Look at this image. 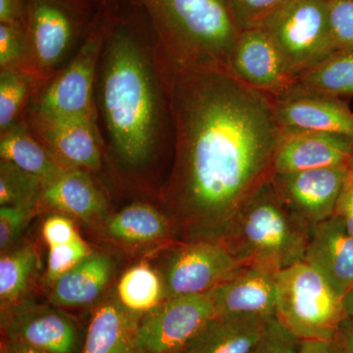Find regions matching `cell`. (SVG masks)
Masks as SVG:
<instances>
[{"mask_svg":"<svg viewBox=\"0 0 353 353\" xmlns=\"http://www.w3.org/2000/svg\"><path fill=\"white\" fill-rule=\"evenodd\" d=\"M173 162L159 196L183 243H222L274 174L282 136L274 99L225 68L173 64Z\"/></svg>","mask_w":353,"mask_h":353,"instance_id":"cell-1","label":"cell"},{"mask_svg":"<svg viewBox=\"0 0 353 353\" xmlns=\"http://www.w3.org/2000/svg\"><path fill=\"white\" fill-rule=\"evenodd\" d=\"M108 15L94 85L104 158L141 176L174 148L173 63L143 11L129 0H102Z\"/></svg>","mask_w":353,"mask_h":353,"instance_id":"cell-2","label":"cell"},{"mask_svg":"<svg viewBox=\"0 0 353 353\" xmlns=\"http://www.w3.org/2000/svg\"><path fill=\"white\" fill-rule=\"evenodd\" d=\"M152 25L172 63L229 70L240 30L220 0H129Z\"/></svg>","mask_w":353,"mask_h":353,"instance_id":"cell-3","label":"cell"},{"mask_svg":"<svg viewBox=\"0 0 353 353\" xmlns=\"http://www.w3.org/2000/svg\"><path fill=\"white\" fill-rule=\"evenodd\" d=\"M311 229L285 205L270 179L243 204L221 243L243 266L280 272L303 262Z\"/></svg>","mask_w":353,"mask_h":353,"instance_id":"cell-4","label":"cell"},{"mask_svg":"<svg viewBox=\"0 0 353 353\" xmlns=\"http://www.w3.org/2000/svg\"><path fill=\"white\" fill-rule=\"evenodd\" d=\"M99 7V0H27L24 69L46 85L82 46Z\"/></svg>","mask_w":353,"mask_h":353,"instance_id":"cell-5","label":"cell"},{"mask_svg":"<svg viewBox=\"0 0 353 353\" xmlns=\"http://www.w3.org/2000/svg\"><path fill=\"white\" fill-rule=\"evenodd\" d=\"M276 317L301 341L333 340L345 321L343 299L305 262L278 272Z\"/></svg>","mask_w":353,"mask_h":353,"instance_id":"cell-6","label":"cell"},{"mask_svg":"<svg viewBox=\"0 0 353 353\" xmlns=\"http://www.w3.org/2000/svg\"><path fill=\"white\" fill-rule=\"evenodd\" d=\"M292 81L338 51L330 22L328 0H292L264 28Z\"/></svg>","mask_w":353,"mask_h":353,"instance_id":"cell-7","label":"cell"},{"mask_svg":"<svg viewBox=\"0 0 353 353\" xmlns=\"http://www.w3.org/2000/svg\"><path fill=\"white\" fill-rule=\"evenodd\" d=\"M106 26L105 7L99 0L94 25L82 46L68 63L39 90L29 109L52 115L87 118L97 122L94 85Z\"/></svg>","mask_w":353,"mask_h":353,"instance_id":"cell-8","label":"cell"},{"mask_svg":"<svg viewBox=\"0 0 353 353\" xmlns=\"http://www.w3.org/2000/svg\"><path fill=\"white\" fill-rule=\"evenodd\" d=\"M215 316L214 304L209 294L165 299L141 317L139 347L143 353L183 352Z\"/></svg>","mask_w":353,"mask_h":353,"instance_id":"cell-9","label":"cell"},{"mask_svg":"<svg viewBox=\"0 0 353 353\" xmlns=\"http://www.w3.org/2000/svg\"><path fill=\"white\" fill-rule=\"evenodd\" d=\"M243 266L222 243H182L172 250L165 265V299L209 294Z\"/></svg>","mask_w":353,"mask_h":353,"instance_id":"cell-10","label":"cell"},{"mask_svg":"<svg viewBox=\"0 0 353 353\" xmlns=\"http://www.w3.org/2000/svg\"><path fill=\"white\" fill-rule=\"evenodd\" d=\"M25 121L59 163L69 169L95 173L104 162L103 145L94 121L52 115L29 109Z\"/></svg>","mask_w":353,"mask_h":353,"instance_id":"cell-11","label":"cell"},{"mask_svg":"<svg viewBox=\"0 0 353 353\" xmlns=\"http://www.w3.org/2000/svg\"><path fill=\"white\" fill-rule=\"evenodd\" d=\"M348 175L347 166L274 173L271 182L279 196L309 227L334 215Z\"/></svg>","mask_w":353,"mask_h":353,"instance_id":"cell-12","label":"cell"},{"mask_svg":"<svg viewBox=\"0 0 353 353\" xmlns=\"http://www.w3.org/2000/svg\"><path fill=\"white\" fill-rule=\"evenodd\" d=\"M274 106L282 129L331 132L353 139V112L345 99L290 88L274 99Z\"/></svg>","mask_w":353,"mask_h":353,"instance_id":"cell-13","label":"cell"},{"mask_svg":"<svg viewBox=\"0 0 353 353\" xmlns=\"http://www.w3.org/2000/svg\"><path fill=\"white\" fill-rule=\"evenodd\" d=\"M233 75L273 99L287 92L294 81L285 73L275 44L263 29L241 31L230 58Z\"/></svg>","mask_w":353,"mask_h":353,"instance_id":"cell-14","label":"cell"},{"mask_svg":"<svg viewBox=\"0 0 353 353\" xmlns=\"http://www.w3.org/2000/svg\"><path fill=\"white\" fill-rule=\"evenodd\" d=\"M282 130L274 157V173L347 166L353 139L331 132Z\"/></svg>","mask_w":353,"mask_h":353,"instance_id":"cell-15","label":"cell"},{"mask_svg":"<svg viewBox=\"0 0 353 353\" xmlns=\"http://www.w3.org/2000/svg\"><path fill=\"white\" fill-rule=\"evenodd\" d=\"M278 272L260 266H243L209 292L216 315L276 316Z\"/></svg>","mask_w":353,"mask_h":353,"instance_id":"cell-16","label":"cell"},{"mask_svg":"<svg viewBox=\"0 0 353 353\" xmlns=\"http://www.w3.org/2000/svg\"><path fill=\"white\" fill-rule=\"evenodd\" d=\"M303 262L343 299L353 285V236L341 218L334 214L312 227Z\"/></svg>","mask_w":353,"mask_h":353,"instance_id":"cell-17","label":"cell"},{"mask_svg":"<svg viewBox=\"0 0 353 353\" xmlns=\"http://www.w3.org/2000/svg\"><path fill=\"white\" fill-rule=\"evenodd\" d=\"M8 340L50 353H73L78 343L75 321L63 311L46 305L21 306L6 329Z\"/></svg>","mask_w":353,"mask_h":353,"instance_id":"cell-18","label":"cell"},{"mask_svg":"<svg viewBox=\"0 0 353 353\" xmlns=\"http://www.w3.org/2000/svg\"><path fill=\"white\" fill-rule=\"evenodd\" d=\"M41 204L88 224L105 221L109 216L108 199L92 173L78 169H66L44 185Z\"/></svg>","mask_w":353,"mask_h":353,"instance_id":"cell-19","label":"cell"},{"mask_svg":"<svg viewBox=\"0 0 353 353\" xmlns=\"http://www.w3.org/2000/svg\"><path fill=\"white\" fill-rule=\"evenodd\" d=\"M141 317L125 308L117 297L103 301L92 314L83 353H143L139 345Z\"/></svg>","mask_w":353,"mask_h":353,"instance_id":"cell-20","label":"cell"},{"mask_svg":"<svg viewBox=\"0 0 353 353\" xmlns=\"http://www.w3.org/2000/svg\"><path fill=\"white\" fill-rule=\"evenodd\" d=\"M269 318L216 315L188 343L183 353H250Z\"/></svg>","mask_w":353,"mask_h":353,"instance_id":"cell-21","label":"cell"},{"mask_svg":"<svg viewBox=\"0 0 353 353\" xmlns=\"http://www.w3.org/2000/svg\"><path fill=\"white\" fill-rule=\"evenodd\" d=\"M112 272V260L108 254L90 253L53 283L52 303L68 307L94 303L108 285Z\"/></svg>","mask_w":353,"mask_h":353,"instance_id":"cell-22","label":"cell"},{"mask_svg":"<svg viewBox=\"0 0 353 353\" xmlns=\"http://www.w3.org/2000/svg\"><path fill=\"white\" fill-rule=\"evenodd\" d=\"M1 161L19 167L37 176L48 185L58 178L66 169L59 163L43 143L31 131L24 120L0 132Z\"/></svg>","mask_w":353,"mask_h":353,"instance_id":"cell-23","label":"cell"},{"mask_svg":"<svg viewBox=\"0 0 353 353\" xmlns=\"http://www.w3.org/2000/svg\"><path fill=\"white\" fill-rule=\"evenodd\" d=\"M104 231L113 240L128 245H145L163 241L173 233L170 218L145 203L136 202L104 221Z\"/></svg>","mask_w":353,"mask_h":353,"instance_id":"cell-24","label":"cell"},{"mask_svg":"<svg viewBox=\"0 0 353 353\" xmlns=\"http://www.w3.org/2000/svg\"><path fill=\"white\" fill-rule=\"evenodd\" d=\"M290 88L343 99L352 97L353 50L336 51L321 64L297 78Z\"/></svg>","mask_w":353,"mask_h":353,"instance_id":"cell-25","label":"cell"},{"mask_svg":"<svg viewBox=\"0 0 353 353\" xmlns=\"http://www.w3.org/2000/svg\"><path fill=\"white\" fill-rule=\"evenodd\" d=\"M43 85L20 67L0 70V132L24 120Z\"/></svg>","mask_w":353,"mask_h":353,"instance_id":"cell-26","label":"cell"},{"mask_svg":"<svg viewBox=\"0 0 353 353\" xmlns=\"http://www.w3.org/2000/svg\"><path fill=\"white\" fill-rule=\"evenodd\" d=\"M117 299L128 310L143 316L165 301L163 277L148 264L134 265L120 279Z\"/></svg>","mask_w":353,"mask_h":353,"instance_id":"cell-27","label":"cell"},{"mask_svg":"<svg viewBox=\"0 0 353 353\" xmlns=\"http://www.w3.org/2000/svg\"><path fill=\"white\" fill-rule=\"evenodd\" d=\"M38 255L30 245L2 252L0 259V301L2 308L17 303L27 292L38 267Z\"/></svg>","mask_w":353,"mask_h":353,"instance_id":"cell-28","label":"cell"},{"mask_svg":"<svg viewBox=\"0 0 353 353\" xmlns=\"http://www.w3.org/2000/svg\"><path fill=\"white\" fill-rule=\"evenodd\" d=\"M44 183L19 167L1 161L0 164V205L24 206L36 209L41 203Z\"/></svg>","mask_w":353,"mask_h":353,"instance_id":"cell-29","label":"cell"},{"mask_svg":"<svg viewBox=\"0 0 353 353\" xmlns=\"http://www.w3.org/2000/svg\"><path fill=\"white\" fill-rule=\"evenodd\" d=\"M240 32L264 29L292 0H225Z\"/></svg>","mask_w":353,"mask_h":353,"instance_id":"cell-30","label":"cell"},{"mask_svg":"<svg viewBox=\"0 0 353 353\" xmlns=\"http://www.w3.org/2000/svg\"><path fill=\"white\" fill-rule=\"evenodd\" d=\"M90 253V246L80 236L69 243L50 246L46 271L48 282L53 284L57 279L72 270Z\"/></svg>","mask_w":353,"mask_h":353,"instance_id":"cell-31","label":"cell"},{"mask_svg":"<svg viewBox=\"0 0 353 353\" xmlns=\"http://www.w3.org/2000/svg\"><path fill=\"white\" fill-rule=\"evenodd\" d=\"M27 62L24 24L0 23V70L20 67Z\"/></svg>","mask_w":353,"mask_h":353,"instance_id":"cell-32","label":"cell"},{"mask_svg":"<svg viewBox=\"0 0 353 353\" xmlns=\"http://www.w3.org/2000/svg\"><path fill=\"white\" fill-rule=\"evenodd\" d=\"M301 340L276 316L267 321L263 334L250 353H299Z\"/></svg>","mask_w":353,"mask_h":353,"instance_id":"cell-33","label":"cell"},{"mask_svg":"<svg viewBox=\"0 0 353 353\" xmlns=\"http://www.w3.org/2000/svg\"><path fill=\"white\" fill-rule=\"evenodd\" d=\"M328 3L336 50H353V0H328Z\"/></svg>","mask_w":353,"mask_h":353,"instance_id":"cell-34","label":"cell"},{"mask_svg":"<svg viewBox=\"0 0 353 353\" xmlns=\"http://www.w3.org/2000/svg\"><path fill=\"white\" fill-rule=\"evenodd\" d=\"M34 209L24 206H1L0 208V250L7 252L23 231Z\"/></svg>","mask_w":353,"mask_h":353,"instance_id":"cell-35","label":"cell"},{"mask_svg":"<svg viewBox=\"0 0 353 353\" xmlns=\"http://www.w3.org/2000/svg\"><path fill=\"white\" fill-rule=\"evenodd\" d=\"M80 236L73 221L64 214L51 215L44 221L43 236L46 245L54 246L73 241Z\"/></svg>","mask_w":353,"mask_h":353,"instance_id":"cell-36","label":"cell"},{"mask_svg":"<svg viewBox=\"0 0 353 353\" xmlns=\"http://www.w3.org/2000/svg\"><path fill=\"white\" fill-rule=\"evenodd\" d=\"M334 214L341 218L347 231L353 236V175L350 171L336 202Z\"/></svg>","mask_w":353,"mask_h":353,"instance_id":"cell-37","label":"cell"},{"mask_svg":"<svg viewBox=\"0 0 353 353\" xmlns=\"http://www.w3.org/2000/svg\"><path fill=\"white\" fill-rule=\"evenodd\" d=\"M299 353H345L340 339L301 341Z\"/></svg>","mask_w":353,"mask_h":353,"instance_id":"cell-38","label":"cell"},{"mask_svg":"<svg viewBox=\"0 0 353 353\" xmlns=\"http://www.w3.org/2000/svg\"><path fill=\"white\" fill-rule=\"evenodd\" d=\"M27 0H0V23H23Z\"/></svg>","mask_w":353,"mask_h":353,"instance_id":"cell-39","label":"cell"},{"mask_svg":"<svg viewBox=\"0 0 353 353\" xmlns=\"http://www.w3.org/2000/svg\"><path fill=\"white\" fill-rule=\"evenodd\" d=\"M1 353H50L32 347L21 341L8 340L2 347Z\"/></svg>","mask_w":353,"mask_h":353,"instance_id":"cell-40","label":"cell"},{"mask_svg":"<svg viewBox=\"0 0 353 353\" xmlns=\"http://www.w3.org/2000/svg\"><path fill=\"white\" fill-rule=\"evenodd\" d=\"M343 312H345V321L343 325L353 327V285L345 292L343 296Z\"/></svg>","mask_w":353,"mask_h":353,"instance_id":"cell-41","label":"cell"},{"mask_svg":"<svg viewBox=\"0 0 353 353\" xmlns=\"http://www.w3.org/2000/svg\"><path fill=\"white\" fill-rule=\"evenodd\" d=\"M339 339L345 353H353V327L341 325Z\"/></svg>","mask_w":353,"mask_h":353,"instance_id":"cell-42","label":"cell"},{"mask_svg":"<svg viewBox=\"0 0 353 353\" xmlns=\"http://www.w3.org/2000/svg\"><path fill=\"white\" fill-rule=\"evenodd\" d=\"M347 169L350 171V173L353 175V152L352 155H350V159H348L347 162Z\"/></svg>","mask_w":353,"mask_h":353,"instance_id":"cell-43","label":"cell"},{"mask_svg":"<svg viewBox=\"0 0 353 353\" xmlns=\"http://www.w3.org/2000/svg\"><path fill=\"white\" fill-rule=\"evenodd\" d=\"M221 2H223V3L225 4V6H226V1H225V0H220ZM227 7V6H226Z\"/></svg>","mask_w":353,"mask_h":353,"instance_id":"cell-44","label":"cell"},{"mask_svg":"<svg viewBox=\"0 0 353 353\" xmlns=\"http://www.w3.org/2000/svg\"><path fill=\"white\" fill-rule=\"evenodd\" d=\"M175 353H183V352H175Z\"/></svg>","mask_w":353,"mask_h":353,"instance_id":"cell-45","label":"cell"}]
</instances>
